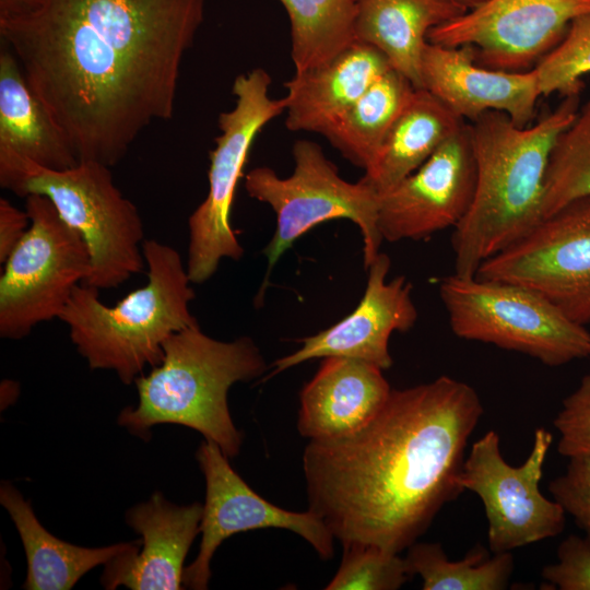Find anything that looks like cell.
<instances>
[{"mask_svg":"<svg viewBox=\"0 0 590 590\" xmlns=\"http://www.w3.org/2000/svg\"><path fill=\"white\" fill-rule=\"evenodd\" d=\"M590 196V96L557 137L546 169L543 219Z\"/></svg>","mask_w":590,"mask_h":590,"instance_id":"cell-28","label":"cell"},{"mask_svg":"<svg viewBox=\"0 0 590 590\" xmlns=\"http://www.w3.org/2000/svg\"><path fill=\"white\" fill-rule=\"evenodd\" d=\"M482 414L475 389L446 375L391 390L357 432L310 439L303 455L308 510L343 546L399 554L464 491L465 449Z\"/></svg>","mask_w":590,"mask_h":590,"instance_id":"cell-2","label":"cell"},{"mask_svg":"<svg viewBox=\"0 0 590 590\" xmlns=\"http://www.w3.org/2000/svg\"><path fill=\"white\" fill-rule=\"evenodd\" d=\"M476 182L469 123L445 141L417 169L379 194L384 240H420L455 228L468 213Z\"/></svg>","mask_w":590,"mask_h":590,"instance_id":"cell-15","label":"cell"},{"mask_svg":"<svg viewBox=\"0 0 590 590\" xmlns=\"http://www.w3.org/2000/svg\"><path fill=\"white\" fill-rule=\"evenodd\" d=\"M405 563L424 590H503L515 568L511 552L492 553L476 544L459 560L448 558L440 543H413Z\"/></svg>","mask_w":590,"mask_h":590,"instance_id":"cell-27","label":"cell"},{"mask_svg":"<svg viewBox=\"0 0 590 590\" xmlns=\"http://www.w3.org/2000/svg\"><path fill=\"white\" fill-rule=\"evenodd\" d=\"M339 570L327 590H396L411 577L404 558L378 546H343Z\"/></svg>","mask_w":590,"mask_h":590,"instance_id":"cell-29","label":"cell"},{"mask_svg":"<svg viewBox=\"0 0 590 590\" xmlns=\"http://www.w3.org/2000/svg\"><path fill=\"white\" fill-rule=\"evenodd\" d=\"M293 158L294 170L288 177L282 178L267 166L256 167L245 176L249 197L269 204L276 215L274 234L263 249L268 267L260 297L281 256L326 221L346 219L358 226L365 269L378 256L384 241L378 228L379 193L366 180H344L321 146L309 140L294 143Z\"/></svg>","mask_w":590,"mask_h":590,"instance_id":"cell-7","label":"cell"},{"mask_svg":"<svg viewBox=\"0 0 590 590\" xmlns=\"http://www.w3.org/2000/svg\"><path fill=\"white\" fill-rule=\"evenodd\" d=\"M475 276L528 287L574 322H590V196L542 219L485 260Z\"/></svg>","mask_w":590,"mask_h":590,"instance_id":"cell-12","label":"cell"},{"mask_svg":"<svg viewBox=\"0 0 590 590\" xmlns=\"http://www.w3.org/2000/svg\"><path fill=\"white\" fill-rule=\"evenodd\" d=\"M439 296L452 332L556 367L590 355V333L541 294L503 281L441 279Z\"/></svg>","mask_w":590,"mask_h":590,"instance_id":"cell-8","label":"cell"},{"mask_svg":"<svg viewBox=\"0 0 590 590\" xmlns=\"http://www.w3.org/2000/svg\"><path fill=\"white\" fill-rule=\"evenodd\" d=\"M391 390L382 369L375 365L347 357H324L300 391L298 430L309 439L357 432L380 411Z\"/></svg>","mask_w":590,"mask_h":590,"instance_id":"cell-20","label":"cell"},{"mask_svg":"<svg viewBox=\"0 0 590 590\" xmlns=\"http://www.w3.org/2000/svg\"><path fill=\"white\" fill-rule=\"evenodd\" d=\"M543 579L560 590H590V544L568 535L557 547V562L543 567Z\"/></svg>","mask_w":590,"mask_h":590,"instance_id":"cell-33","label":"cell"},{"mask_svg":"<svg viewBox=\"0 0 590 590\" xmlns=\"http://www.w3.org/2000/svg\"><path fill=\"white\" fill-rule=\"evenodd\" d=\"M580 94L532 126H517L491 110L469 123L476 182L472 204L453 228L455 274L475 276L480 266L507 248L542 219L544 181L557 137L574 121Z\"/></svg>","mask_w":590,"mask_h":590,"instance_id":"cell-3","label":"cell"},{"mask_svg":"<svg viewBox=\"0 0 590 590\" xmlns=\"http://www.w3.org/2000/svg\"><path fill=\"white\" fill-rule=\"evenodd\" d=\"M416 87L389 69L322 134L353 165L369 170Z\"/></svg>","mask_w":590,"mask_h":590,"instance_id":"cell-25","label":"cell"},{"mask_svg":"<svg viewBox=\"0 0 590 590\" xmlns=\"http://www.w3.org/2000/svg\"><path fill=\"white\" fill-rule=\"evenodd\" d=\"M19 197H47L85 241L91 270L83 282L115 288L143 269L144 228L137 206L115 186L108 166L88 161L56 170L26 162L4 185Z\"/></svg>","mask_w":590,"mask_h":590,"instance_id":"cell-6","label":"cell"},{"mask_svg":"<svg viewBox=\"0 0 590 590\" xmlns=\"http://www.w3.org/2000/svg\"><path fill=\"white\" fill-rule=\"evenodd\" d=\"M44 0H0V20L13 19L37 10Z\"/></svg>","mask_w":590,"mask_h":590,"instance_id":"cell-35","label":"cell"},{"mask_svg":"<svg viewBox=\"0 0 590 590\" xmlns=\"http://www.w3.org/2000/svg\"><path fill=\"white\" fill-rule=\"evenodd\" d=\"M552 442L553 435L546 428L538 427L532 449L518 467L504 460L497 432L488 430L472 444L463 462L460 483L483 503L492 553L511 552L556 536L564 530L565 510L540 489Z\"/></svg>","mask_w":590,"mask_h":590,"instance_id":"cell-11","label":"cell"},{"mask_svg":"<svg viewBox=\"0 0 590 590\" xmlns=\"http://www.w3.org/2000/svg\"><path fill=\"white\" fill-rule=\"evenodd\" d=\"M203 505L178 506L155 492L148 502L126 514L127 524L141 536V544L105 564L102 585L114 590L184 589V563L198 533Z\"/></svg>","mask_w":590,"mask_h":590,"instance_id":"cell-18","label":"cell"},{"mask_svg":"<svg viewBox=\"0 0 590 590\" xmlns=\"http://www.w3.org/2000/svg\"><path fill=\"white\" fill-rule=\"evenodd\" d=\"M465 121L424 88H416L364 174L379 194L417 169Z\"/></svg>","mask_w":590,"mask_h":590,"instance_id":"cell-24","label":"cell"},{"mask_svg":"<svg viewBox=\"0 0 590 590\" xmlns=\"http://www.w3.org/2000/svg\"><path fill=\"white\" fill-rule=\"evenodd\" d=\"M30 227V216L4 198L0 199V262L4 263Z\"/></svg>","mask_w":590,"mask_h":590,"instance_id":"cell-34","label":"cell"},{"mask_svg":"<svg viewBox=\"0 0 590 590\" xmlns=\"http://www.w3.org/2000/svg\"><path fill=\"white\" fill-rule=\"evenodd\" d=\"M460 1L468 8V10H470L482 4L486 0H460Z\"/></svg>","mask_w":590,"mask_h":590,"instance_id":"cell-36","label":"cell"},{"mask_svg":"<svg viewBox=\"0 0 590 590\" xmlns=\"http://www.w3.org/2000/svg\"><path fill=\"white\" fill-rule=\"evenodd\" d=\"M390 258L379 252L370 266L364 295L345 318L315 335L300 339L302 346L276 359L272 376L314 358L347 357L385 370L392 366L389 339L406 332L416 322L412 284L402 275L387 282Z\"/></svg>","mask_w":590,"mask_h":590,"instance_id":"cell-16","label":"cell"},{"mask_svg":"<svg viewBox=\"0 0 590 590\" xmlns=\"http://www.w3.org/2000/svg\"><path fill=\"white\" fill-rule=\"evenodd\" d=\"M554 426L559 433L557 451L563 457H590V373L563 400Z\"/></svg>","mask_w":590,"mask_h":590,"instance_id":"cell-31","label":"cell"},{"mask_svg":"<svg viewBox=\"0 0 590 590\" xmlns=\"http://www.w3.org/2000/svg\"><path fill=\"white\" fill-rule=\"evenodd\" d=\"M590 0H486L428 32L432 44L473 46L479 64L523 72L551 52Z\"/></svg>","mask_w":590,"mask_h":590,"instance_id":"cell-13","label":"cell"},{"mask_svg":"<svg viewBox=\"0 0 590 590\" xmlns=\"http://www.w3.org/2000/svg\"><path fill=\"white\" fill-rule=\"evenodd\" d=\"M142 252L145 285L107 306L98 288L81 283L59 318L90 368L113 370L125 385L134 382L145 367L161 363L170 335L198 324L189 308L196 294L178 251L145 239Z\"/></svg>","mask_w":590,"mask_h":590,"instance_id":"cell-5","label":"cell"},{"mask_svg":"<svg viewBox=\"0 0 590 590\" xmlns=\"http://www.w3.org/2000/svg\"><path fill=\"white\" fill-rule=\"evenodd\" d=\"M205 0H44L0 20L27 84L79 161L116 165L138 135L173 118L181 61Z\"/></svg>","mask_w":590,"mask_h":590,"instance_id":"cell-1","label":"cell"},{"mask_svg":"<svg viewBox=\"0 0 590 590\" xmlns=\"http://www.w3.org/2000/svg\"><path fill=\"white\" fill-rule=\"evenodd\" d=\"M63 170L79 164L69 139L33 93L17 59L1 42L0 185L26 163Z\"/></svg>","mask_w":590,"mask_h":590,"instance_id":"cell-19","label":"cell"},{"mask_svg":"<svg viewBox=\"0 0 590 590\" xmlns=\"http://www.w3.org/2000/svg\"><path fill=\"white\" fill-rule=\"evenodd\" d=\"M196 458L205 480V502L200 524L199 553L185 567V588L208 589L210 564L217 547L231 535L249 530L286 529L305 539L321 559L333 557L334 536L317 515L310 510H285L259 496L231 467L221 448L211 440L201 442Z\"/></svg>","mask_w":590,"mask_h":590,"instance_id":"cell-14","label":"cell"},{"mask_svg":"<svg viewBox=\"0 0 590 590\" xmlns=\"http://www.w3.org/2000/svg\"><path fill=\"white\" fill-rule=\"evenodd\" d=\"M291 21L295 73L320 66L356 42L361 0H280Z\"/></svg>","mask_w":590,"mask_h":590,"instance_id":"cell-26","label":"cell"},{"mask_svg":"<svg viewBox=\"0 0 590 590\" xmlns=\"http://www.w3.org/2000/svg\"><path fill=\"white\" fill-rule=\"evenodd\" d=\"M163 349L161 363L134 381L137 406L125 408L117 423L143 440L155 425H182L215 442L227 458L236 457L243 435L233 423L227 393L234 384L264 374L259 347L248 337L213 339L194 324L170 335Z\"/></svg>","mask_w":590,"mask_h":590,"instance_id":"cell-4","label":"cell"},{"mask_svg":"<svg viewBox=\"0 0 590 590\" xmlns=\"http://www.w3.org/2000/svg\"><path fill=\"white\" fill-rule=\"evenodd\" d=\"M421 88L463 120L472 122L496 110L520 127L534 118L542 95L534 68L523 72L491 69L476 62L473 46L446 47L429 42L422 54Z\"/></svg>","mask_w":590,"mask_h":590,"instance_id":"cell-17","label":"cell"},{"mask_svg":"<svg viewBox=\"0 0 590 590\" xmlns=\"http://www.w3.org/2000/svg\"><path fill=\"white\" fill-rule=\"evenodd\" d=\"M269 73L256 68L239 74L232 87L235 107L219 117L221 133L210 153L209 191L188 219L187 271L196 284L208 281L222 259L239 260L244 248L231 224L235 191L257 134L286 108L269 94Z\"/></svg>","mask_w":590,"mask_h":590,"instance_id":"cell-9","label":"cell"},{"mask_svg":"<svg viewBox=\"0 0 590 590\" xmlns=\"http://www.w3.org/2000/svg\"><path fill=\"white\" fill-rule=\"evenodd\" d=\"M389 69L380 50L355 42L331 60L295 73L284 84L287 129L323 134Z\"/></svg>","mask_w":590,"mask_h":590,"instance_id":"cell-21","label":"cell"},{"mask_svg":"<svg viewBox=\"0 0 590 590\" xmlns=\"http://www.w3.org/2000/svg\"><path fill=\"white\" fill-rule=\"evenodd\" d=\"M467 11L460 0H361L356 42L380 50L392 69L421 88L428 32Z\"/></svg>","mask_w":590,"mask_h":590,"instance_id":"cell-22","label":"cell"},{"mask_svg":"<svg viewBox=\"0 0 590 590\" xmlns=\"http://www.w3.org/2000/svg\"><path fill=\"white\" fill-rule=\"evenodd\" d=\"M548 489L590 544V457L570 458L565 473L552 480Z\"/></svg>","mask_w":590,"mask_h":590,"instance_id":"cell-32","label":"cell"},{"mask_svg":"<svg viewBox=\"0 0 590 590\" xmlns=\"http://www.w3.org/2000/svg\"><path fill=\"white\" fill-rule=\"evenodd\" d=\"M542 95L580 94L590 73V14L575 19L564 39L534 67Z\"/></svg>","mask_w":590,"mask_h":590,"instance_id":"cell-30","label":"cell"},{"mask_svg":"<svg viewBox=\"0 0 590 590\" xmlns=\"http://www.w3.org/2000/svg\"><path fill=\"white\" fill-rule=\"evenodd\" d=\"M0 503L21 538L27 562L23 589L69 590L87 571L141 544V540L104 547H83L62 541L47 531L31 504L9 482H2Z\"/></svg>","mask_w":590,"mask_h":590,"instance_id":"cell-23","label":"cell"},{"mask_svg":"<svg viewBox=\"0 0 590 590\" xmlns=\"http://www.w3.org/2000/svg\"><path fill=\"white\" fill-rule=\"evenodd\" d=\"M26 212L30 227L3 263L0 278V337L10 340L59 319L91 270L85 241L47 197L27 196Z\"/></svg>","mask_w":590,"mask_h":590,"instance_id":"cell-10","label":"cell"}]
</instances>
